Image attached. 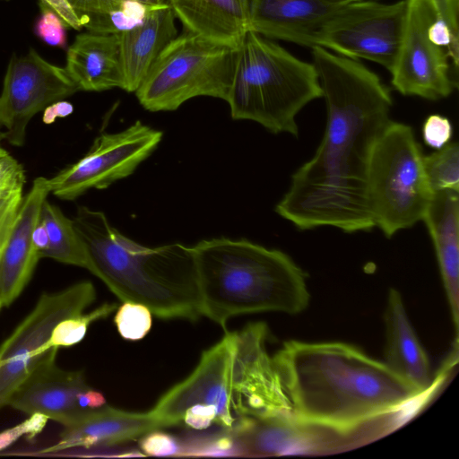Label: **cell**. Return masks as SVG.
<instances>
[{"label": "cell", "instance_id": "1", "mask_svg": "<svg viewBox=\"0 0 459 459\" xmlns=\"http://www.w3.org/2000/svg\"><path fill=\"white\" fill-rule=\"evenodd\" d=\"M326 126L315 155L292 175L275 212L301 230L331 226L346 233L375 227L368 202V171L389 123L391 91L359 60L311 48Z\"/></svg>", "mask_w": 459, "mask_h": 459}, {"label": "cell", "instance_id": "2", "mask_svg": "<svg viewBox=\"0 0 459 459\" xmlns=\"http://www.w3.org/2000/svg\"><path fill=\"white\" fill-rule=\"evenodd\" d=\"M293 417L353 439L388 434L439 386L423 391L385 363L343 342L289 341L272 359Z\"/></svg>", "mask_w": 459, "mask_h": 459}, {"label": "cell", "instance_id": "3", "mask_svg": "<svg viewBox=\"0 0 459 459\" xmlns=\"http://www.w3.org/2000/svg\"><path fill=\"white\" fill-rule=\"evenodd\" d=\"M90 259L89 271L122 301L146 306L161 318L202 316L192 247H148L112 227L100 211L80 206L73 219Z\"/></svg>", "mask_w": 459, "mask_h": 459}, {"label": "cell", "instance_id": "4", "mask_svg": "<svg viewBox=\"0 0 459 459\" xmlns=\"http://www.w3.org/2000/svg\"><path fill=\"white\" fill-rule=\"evenodd\" d=\"M202 316L223 329L238 315H296L309 303L303 270L285 253L247 239L216 238L192 247Z\"/></svg>", "mask_w": 459, "mask_h": 459}, {"label": "cell", "instance_id": "5", "mask_svg": "<svg viewBox=\"0 0 459 459\" xmlns=\"http://www.w3.org/2000/svg\"><path fill=\"white\" fill-rule=\"evenodd\" d=\"M322 98L312 63L281 45L247 30L238 47L235 72L226 101L235 120H251L273 134L299 135L296 117Z\"/></svg>", "mask_w": 459, "mask_h": 459}, {"label": "cell", "instance_id": "6", "mask_svg": "<svg viewBox=\"0 0 459 459\" xmlns=\"http://www.w3.org/2000/svg\"><path fill=\"white\" fill-rule=\"evenodd\" d=\"M412 128L390 120L374 147L368 171V202L386 238L422 221L433 191Z\"/></svg>", "mask_w": 459, "mask_h": 459}, {"label": "cell", "instance_id": "7", "mask_svg": "<svg viewBox=\"0 0 459 459\" xmlns=\"http://www.w3.org/2000/svg\"><path fill=\"white\" fill-rule=\"evenodd\" d=\"M238 47L219 44L187 30L160 53L135 91L152 112L173 111L190 99L226 101L235 72Z\"/></svg>", "mask_w": 459, "mask_h": 459}, {"label": "cell", "instance_id": "8", "mask_svg": "<svg viewBox=\"0 0 459 459\" xmlns=\"http://www.w3.org/2000/svg\"><path fill=\"white\" fill-rule=\"evenodd\" d=\"M96 299L91 281L43 293L34 308L0 345V409L8 405L17 387L59 348L48 343L62 320L83 313Z\"/></svg>", "mask_w": 459, "mask_h": 459}, {"label": "cell", "instance_id": "9", "mask_svg": "<svg viewBox=\"0 0 459 459\" xmlns=\"http://www.w3.org/2000/svg\"><path fill=\"white\" fill-rule=\"evenodd\" d=\"M237 332L205 351L195 369L169 390L151 411L162 428L181 423L194 406H210L217 412L216 425L235 431L248 418L242 416L235 389Z\"/></svg>", "mask_w": 459, "mask_h": 459}, {"label": "cell", "instance_id": "10", "mask_svg": "<svg viewBox=\"0 0 459 459\" xmlns=\"http://www.w3.org/2000/svg\"><path fill=\"white\" fill-rule=\"evenodd\" d=\"M406 2H344L322 28L315 47L391 69L402 38Z\"/></svg>", "mask_w": 459, "mask_h": 459}, {"label": "cell", "instance_id": "11", "mask_svg": "<svg viewBox=\"0 0 459 459\" xmlns=\"http://www.w3.org/2000/svg\"><path fill=\"white\" fill-rule=\"evenodd\" d=\"M399 48L389 70L393 87L404 96L429 100L448 97L457 87L447 50L433 34L437 16L429 0H405Z\"/></svg>", "mask_w": 459, "mask_h": 459}, {"label": "cell", "instance_id": "12", "mask_svg": "<svg viewBox=\"0 0 459 459\" xmlns=\"http://www.w3.org/2000/svg\"><path fill=\"white\" fill-rule=\"evenodd\" d=\"M163 133L140 120L117 133H104L78 161L48 178L50 193L74 200L86 191L105 189L130 176L157 148Z\"/></svg>", "mask_w": 459, "mask_h": 459}, {"label": "cell", "instance_id": "13", "mask_svg": "<svg viewBox=\"0 0 459 459\" xmlns=\"http://www.w3.org/2000/svg\"><path fill=\"white\" fill-rule=\"evenodd\" d=\"M78 91L65 67L48 62L33 48L25 55L13 54L0 95V128L5 140L22 146L34 115Z\"/></svg>", "mask_w": 459, "mask_h": 459}, {"label": "cell", "instance_id": "14", "mask_svg": "<svg viewBox=\"0 0 459 459\" xmlns=\"http://www.w3.org/2000/svg\"><path fill=\"white\" fill-rule=\"evenodd\" d=\"M268 330L259 322L237 332L235 389L243 417L255 420L291 414L279 374L265 350Z\"/></svg>", "mask_w": 459, "mask_h": 459}, {"label": "cell", "instance_id": "15", "mask_svg": "<svg viewBox=\"0 0 459 459\" xmlns=\"http://www.w3.org/2000/svg\"><path fill=\"white\" fill-rule=\"evenodd\" d=\"M56 358L53 355L39 365L17 387L8 405L29 415L41 413L68 427L91 411L79 404L80 394L90 386L82 372L59 368Z\"/></svg>", "mask_w": 459, "mask_h": 459}, {"label": "cell", "instance_id": "16", "mask_svg": "<svg viewBox=\"0 0 459 459\" xmlns=\"http://www.w3.org/2000/svg\"><path fill=\"white\" fill-rule=\"evenodd\" d=\"M247 30L313 48L322 28L347 1L243 0Z\"/></svg>", "mask_w": 459, "mask_h": 459}, {"label": "cell", "instance_id": "17", "mask_svg": "<svg viewBox=\"0 0 459 459\" xmlns=\"http://www.w3.org/2000/svg\"><path fill=\"white\" fill-rule=\"evenodd\" d=\"M49 193L48 178L39 177L22 198L0 254V301L3 306L10 305L20 295L40 259L32 244V231Z\"/></svg>", "mask_w": 459, "mask_h": 459}, {"label": "cell", "instance_id": "18", "mask_svg": "<svg viewBox=\"0 0 459 459\" xmlns=\"http://www.w3.org/2000/svg\"><path fill=\"white\" fill-rule=\"evenodd\" d=\"M386 332L385 364L402 378L426 391L440 386L452 363L435 378L432 377L428 356L410 322L400 292L388 291L385 313Z\"/></svg>", "mask_w": 459, "mask_h": 459}, {"label": "cell", "instance_id": "19", "mask_svg": "<svg viewBox=\"0 0 459 459\" xmlns=\"http://www.w3.org/2000/svg\"><path fill=\"white\" fill-rule=\"evenodd\" d=\"M152 412H131L105 404L91 411L80 421L65 427L59 440L42 453L59 452L74 447L112 446L141 437L161 429Z\"/></svg>", "mask_w": 459, "mask_h": 459}, {"label": "cell", "instance_id": "20", "mask_svg": "<svg viewBox=\"0 0 459 459\" xmlns=\"http://www.w3.org/2000/svg\"><path fill=\"white\" fill-rule=\"evenodd\" d=\"M65 68L79 91L123 89L118 34L91 31L78 34L67 49Z\"/></svg>", "mask_w": 459, "mask_h": 459}, {"label": "cell", "instance_id": "21", "mask_svg": "<svg viewBox=\"0 0 459 459\" xmlns=\"http://www.w3.org/2000/svg\"><path fill=\"white\" fill-rule=\"evenodd\" d=\"M451 308L455 331L459 322V191L433 193L424 213Z\"/></svg>", "mask_w": 459, "mask_h": 459}, {"label": "cell", "instance_id": "22", "mask_svg": "<svg viewBox=\"0 0 459 459\" xmlns=\"http://www.w3.org/2000/svg\"><path fill=\"white\" fill-rule=\"evenodd\" d=\"M177 35L176 16L168 4L153 6L140 24L118 34L123 90L136 91L155 59Z\"/></svg>", "mask_w": 459, "mask_h": 459}, {"label": "cell", "instance_id": "23", "mask_svg": "<svg viewBox=\"0 0 459 459\" xmlns=\"http://www.w3.org/2000/svg\"><path fill=\"white\" fill-rule=\"evenodd\" d=\"M184 29L211 41L238 47L247 31L243 0H168Z\"/></svg>", "mask_w": 459, "mask_h": 459}, {"label": "cell", "instance_id": "24", "mask_svg": "<svg viewBox=\"0 0 459 459\" xmlns=\"http://www.w3.org/2000/svg\"><path fill=\"white\" fill-rule=\"evenodd\" d=\"M235 434L242 456H272L307 454L312 451V428L297 420L292 413L267 419H253Z\"/></svg>", "mask_w": 459, "mask_h": 459}, {"label": "cell", "instance_id": "25", "mask_svg": "<svg viewBox=\"0 0 459 459\" xmlns=\"http://www.w3.org/2000/svg\"><path fill=\"white\" fill-rule=\"evenodd\" d=\"M82 27L100 34H119L140 24L151 8L167 0H66Z\"/></svg>", "mask_w": 459, "mask_h": 459}, {"label": "cell", "instance_id": "26", "mask_svg": "<svg viewBox=\"0 0 459 459\" xmlns=\"http://www.w3.org/2000/svg\"><path fill=\"white\" fill-rule=\"evenodd\" d=\"M39 220L44 223L49 239L48 247L42 254L41 258H52L60 263L80 266L89 271L88 253L75 229L74 221L47 200L41 207Z\"/></svg>", "mask_w": 459, "mask_h": 459}, {"label": "cell", "instance_id": "27", "mask_svg": "<svg viewBox=\"0 0 459 459\" xmlns=\"http://www.w3.org/2000/svg\"><path fill=\"white\" fill-rule=\"evenodd\" d=\"M429 186L434 192L445 189L459 191V146L448 143L437 152L423 157Z\"/></svg>", "mask_w": 459, "mask_h": 459}, {"label": "cell", "instance_id": "28", "mask_svg": "<svg viewBox=\"0 0 459 459\" xmlns=\"http://www.w3.org/2000/svg\"><path fill=\"white\" fill-rule=\"evenodd\" d=\"M117 308L116 303H105L91 313L81 314L60 321L51 333L48 342V345L60 348L78 343L83 339L92 322L108 316Z\"/></svg>", "mask_w": 459, "mask_h": 459}, {"label": "cell", "instance_id": "29", "mask_svg": "<svg viewBox=\"0 0 459 459\" xmlns=\"http://www.w3.org/2000/svg\"><path fill=\"white\" fill-rule=\"evenodd\" d=\"M181 456H242L238 439L231 431L183 443Z\"/></svg>", "mask_w": 459, "mask_h": 459}, {"label": "cell", "instance_id": "30", "mask_svg": "<svg viewBox=\"0 0 459 459\" xmlns=\"http://www.w3.org/2000/svg\"><path fill=\"white\" fill-rule=\"evenodd\" d=\"M114 320L118 333L124 339L140 340L152 327V312L143 304L124 302L118 307Z\"/></svg>", "mask_w": 459, "mask_h": 459}, {"label": "cell", "instance_id": "31", "mask_svg": "<svg viewBox=\"0 0 459 459\" xmlns=\"http://www.w3.org/2000/svg\"><path fill=\"white\" fill-rule=\"evenodd\" d=\"M41 14L39 18L35 32L39 38L50 46L65 48V24L60 16L51 8L40 3Z\"/></svg>", "mask_w": 459, "mask_h": 459}, {"label": "cell", "instance_id": "32", "mask_svg": "<svg viewBox=\"0 0 459 459\" xmlns=\"http://www.w3.org/2000/svg\"><path fill=\"white\" fill-rule=\"evenodd\" d=\"M25 175L22 166L8 152L0 156V199L22 195Z\"/></svg>", "mask_w": 459, "mask_h": 459}, {"label": "cell", "instance_id": "33", "mask_svg": "<svg viewBox=\"0 0 459 459\" xmlns=\"http://www.w3.org/2000/svg\"><path fill=\"white\" fill-rule=\"evenodd\" d=\"M144 455L181 456L183 443L176 437L155 429L141 437L139 441Z\"/></svg>", "mask_w": 459, "mask_h": 459}, {"label": "cell", "instance_id": "34", "mask_svg": "<svg viewBox=\"0 0 459 459\" xmlns=\"http://www.w3.org/2000/svg\"><path fill=\"white\" fill-rule=\"evenodd\" d=\"M48 419L41 413H34L22 423L0 432V451L25 436L34 437L40 433Z\"/></svg>", "mask_w": 459, "mask_h": 459}, {"label": "cell", "instance_id": "35", "mask_svg": "<svg viewBox=\"0 0 459 459\" xmlns=\"http://www.w3.org/2000/svg\"><path fill=\"white\" fill-rule=\"evenodd\" d=\"M453 135V126L449 119L440 115H430L422 128L423 140L427 145L440 149L447 144Z\"/></svg>", "mask_w": 459, "mask_h": 459}, {"label": "cell", "instance_id": "36", "mask_svg": "<svg viewBox=\"0 0 459 459\" xmlns=\"http://www.w3.org/2000/svg\"><path fill=\"white\" fill-rule=\"evenodd\" d=\"M438 22L448 30L453 43L459 48L458 13L459 0H429Z\"/></svg>", "mask_w": 459, "mask_h": 459}, {"label": "cell", "instance_id": "37", "mask_svg": "<svg viewBox=\"0 0 459 459\" xmlns=\"http://www.w3.org/2000/svg\"><path fill=\"white\" fill-rule=\"evenodd\" d=\"M22 195L0 199V246L4 245L22 201Z\"/></svg>", "mask_w": 459, "mask_h": 459}, {"label": "cell", "instance_id": "38", "mask_svg": "<svg viewBox=\"0 0 459 459\" xmlns=\"http://www.w3.org/2000/svg\"><path fill=\"white\" fill-rule=\"evenodd\" d=\"M40 3L55 11L66 27L76 30L82 28L79 18L66 0H40Z\"/></svg>", "mask_w": 459, "mask_h": 459}, {"label": "cell", "instance_id": "39", "mask_svg": "<svg viewBox=\"0 0 459 459\" xmlns=\"http://www.w3.org/2000/svg\"><path fill=\"white\" fill-rule=\"evenodd\" d=\"M74 106L66 100L55 101L44 108L42 121L46 125L54 123L56 118H64L72 114Z\"/></svg>", "mask_w": 459, "mask_h": 459}, {"label": "cell", "instance_id": "40", "mask_svg": "<svg viewBox=\"0 0 459 459\" xmlns=\"http://www.w3.org/2000/svg\"><path fill=\"white\" fill-rule=\"evenodd\" d=\"M40 215V214H39ZM32 244L39 258L49 244L48 234L44 223L39 220L32 231Z\"/></svg>", "mask_w": 459, "mask_h": 459}, {"label": "cell", "instance_id": "41", "mask_svg": "<svg viewBox=\"0 0 459 459\" xmlns=\"http://www.w3.org/2000/svg\"><path fill=\"white\" fill-rule=\"evenodd\" d=\"M3 140H5V135H4V132L0 128V143Z\"/></svg>", "mask_w": 459, "mask_h": 459}, {"label": "cell", "instance_id": "42", "mask_svg": "<svg viewBox=\"0 0 459 459\" xmlns=\"http://www.w3.org/2000/svg\"><path fill=\"white\" fill-rule=\"evenodd\" d=\"M5 152H7L5 150H4L3 148H1L0 146V156L4 154Z\"/></svg>", "mask_w": 459, "mask_h": 459}, {"label": "cell", "instance_id": "43", "mask_svg": "<svg viewBox=\"0 0 459 459\" xmlns=\"http://www.w3.org/2000/svg\"><path fill=\"white\" fill-rule=\"evenodd\" d=\"M4 245L0 246V254H1V251H2V249H3V247H4ZM2 306H3V305H2V303H1V301H0V307H1Z\"/></svg>", "mask_w": 459, "mask_h": 459}, {"label": "cell", "instance_id": "44", "mask_svg": "<svg viewBox=\"0 0 459 459\" xmlns=\"http://www.w3.org/2000/svg\"><path fill=\"white\" fill-rule=\"evenodd\" d=\"M335 1H352V0H335Z\"/></svg>", "mask_w": 459, "mask_h": 459}, {"label": "cell", "instance_id": "45", "mask_svg": "<svg viewBox=\"0 0 459 459\" xmlns=\"http://www.w3.org/2000/svg\"><path fill=\"white\" fill-rule=\"evenodd\" d=\"M377 1H381V0H377Z\"/></svg>", "mask_w": 459, "mask_h": 459}, {"label": "cell", "instance_id": "46", "mask_svg": "<svg viewBox=\"0 0 459 459\" xmlns=\"http://www.w3.org/2000/svg\"><path fill=\"white\" fill-rule=\"evenodd\" d=\"M167 2H168V0H167Z\"/></svg>", "mask_w": 459, "mask_h": 459}]
</instances>
